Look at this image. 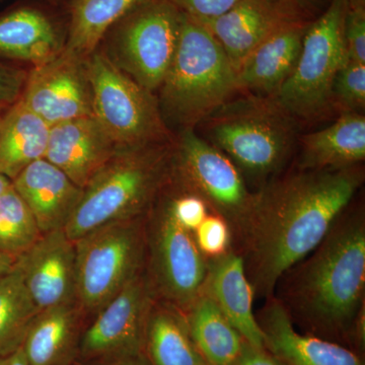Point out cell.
I'll return each instance as SVG.
<instances>
[{
    "mask_svg": "<svg viewBox=\"0 0 365 365\" xmlns=\"http://www.w3.org/2000/svg\"><path fill=\"white\" fill-rule=\"evenodd\" d=\"M18 261L39 312L76 302V246L64 230L41 235Z\"/></svg>",
    "mask_w": 365,
    "mask_h": 365,
    "instance_id": "14",
    "label": "cell"
},
{
    "mask_svg": "<svg viewBox=\"0 0 365 365\" xmlns=\"http://www.w3.org/2000/svg\"><path fill=\"white\" fill-rule=\"evenodd\" d=\"M344 43L347 59L365 64V9H350L348 7Z\"/></svg>",
    "mask_w": 365,
    "mask_h": 365,
    "instance_id": "33",
    "label": "cell"
},
{
    "mask_svg": "<svg viewBox=\"0 0 365 365\" xmlns=\"http://www.w3.org/2000/svg\"><path fill=\"white\" fill-rule=\"evenodd\" d=\"M182 13L170 0H148L106 34L102 49L127 76L155 93L176 52Z\"/></svg>",
    "mask_w": 365,
    "mask_h": 365,
    "instance_id": "8",
    "label": "cell"
},
{
    "mask_svg": "<svg viewBox=\"0 0 365 365\" xmlns=\"http://www.w3.org/2000/svg\"><path fill=\"white\" fill-rule=\"evenodd\" d=\"M0 365H30L23 348L20 347L11 354L0 356Z\"/></svg>",
    "mask_w": 365,
    "mask_h": 365,
    "instance_id": "39",
    "label": "cell"
},
{
    "mask_svg": "<svg viewBox=\"0 0 365 365\" xmlns=\"http://www.w3.org/2000/svg\"><path fill=\"white\" fill-rule=\"evenodd\" d=\"M11 181L7 179L6 176L0 174V196L6 191L7 189L11 188Z\"/></svg>",
    "mask_w": 365,
    "mask_h": 365,
    "instance_id": "41",
    "label": "cell"
},
{
    "mask_svg": "<svg viewBox=\"0 0 365 365\" xmlns=\"http://www.w3.org/2000/svg\"><path fill=\"white\" fill-rule=\"evenodd\" d=\"M274 4L289 9L302 18L311 21L312 16L318 11L329 0H270Z\"/></svg>",
    "mask_w": 365,
    "mask_h": 365,
    "instance_id": "37",
    "label": "cell"
},
{
    "mask_svg": "<svg viewBox=\"0 0 365 365\" xmlns=\"http://www.w3.org/2000/svg\"><path fill=\"white\" fill-rule=\"evenodd\" d=\"M50 127L93 115V96L86 58L63 49L28 72L20 98Z\"/></svg>",
    "mask_w": 365,
    "mask_h": 365,
    "instance_id": "13",
    "label": "cell"
},
{
    "mask_svg": "<svg viewBox=\"0 0 365 365\" xmlns=\"http://www.w3.org/2000/svg\"><path fill=\"white\" fill-rule=\"evenodd\" d=\"M257 321L266 349L287 365H364L361 355L344 345L297 332L277 300L269 302Z\"/></svg>",
    "mask_w": 365,
    "mask_h": 365,
    "instance_id": "18",
    "label": "cell"
},
{
    "mask_svg": "<svg viewBox=\"0 0 365 365\" xmlns=\"http://www.w3.org/2000/svg\"><path fill=\"white\" fill-rule=\"evenodd\" d=\"M234 365H287L266 348H257L245 341L239 359Z\"/></svg>",
    "mask_w": 365,
    "mask_h": 365,
    "instance_id": "36",
    "label": "cell"
},
{
    "mask_svg": "<svg viewBox=\"0 0 365 365\" xmlns=\"http://www.w3.org/2000/svg\"><path fill=\"white\" fill-rule=\"evenodd\" d=\"M311 21H294L262 42L237 71L239 90L275 98L297 66Z\"/></svg>",
    "mask_w": 365,
    "mask_h": 365,
    "instance_id": "21",
    "label": "cell"
},
{
    "mask_svg": "<svg viewBox=\"0 0 365 365\" xmlns=\"http://www.w3.org/2000/svg\"><path fill=\"white\" fill-rule=\"evenodd\" d=\"M364 160L365 117L361 113H342L330 126L302 138V170L344 169Z\"/></svg>",
    "mask_w": 365,
    "mask_h": 365,
    "instance_id": "23",
    "label": "cell"
},
{
    "mask_svg": "<svg viewBox=\"0 0 365 365\" xmlns=\"http://www.w3.org/2000/svg\"><path fill=\"white\" fill-rule=\"evenodd\" d=\"M148 0H71L64 49L88 58L106 34Z\"/></svg>",
    "mask_w": 365,
    "mask_h": 365,
    "instance_id": "26",
    "label": "cell"
},
{
    "mask_svg": "<svg viewBox=\"0 0 365 365\" xmlns=\"http://www.w3.org/2000/svg\"><path fill=\"white\" fill-rule=\"evenodd\" d=\"M350 9H365V0H346Z\"/></svg>",
    "mask_w": 365,
    "mask_h": 365,
    "instance_id": "42",
    "label": "cell"
},
{
    "mask_svg": "<svg viewBox=\"0 0 365 365\" xmlns=\"http://www.w3.org/2000/svg\"><path fill=\"white\" fill-rule=\"evenodd\" d=\"M86 64L93 116L120 150L172 141L155 93L127 76L100 48Z\"/></svg>",
    "mask_w": 365,
    "mask_h": 365,
    "instance_id": "6",
    "label": "cell"
},
{
    "mask_svg": "<svg viewBox=\"0 0 365 365\" xmlns=\"http://www.w3.org/2000/svg\"><path fill=\"white\" fill-rule=\"evenodd\" d=\"M73 365H151L145 354L126 355V356L106 357L83 361Z\"/></svg>",
    "mask_w": 365,
    "mask_h": 365,
    "instance_id": "38",
    "label": "cell"
},
{
    "mask_svg": "<svg viewBox=\"0 0 365 365\" xmlns=\"http://www.w3.org/2000/svg\"><path fill=\"white\" fill-rule=\"evenodd\" d=\"M50 126L20 98L0 118V174L13 181L29 165L44 158Z\"/></svg>",
    "mask_w": 365,
    "mask_h": 365,
    "instance_id": "24",
    "label": "cell"
},
{
    "mask_svg": "<svg viewBox=\"0 0 365 365\" xmlns=\"http://www.w3.org/2000/svg\"><path fill=\"white\" fill-rule=\"evenodd\" d=\"M199 125L205 140L257 181L280 169L297 137L294 118L275 98L254 95L230 98Z\"/></svg>",
    "mask_w": 365,
    "mask_h": 365,
    "instance_id": "5",
    "label": "cell"
},
{
    "mask_svg": "<svg viewBox=\"0 0 365 365\" xmlns=\"http://www.w3.org/2000/svg\"><path fill=\"white\" fill-rule=\"evenodd\" d=\"M331 106L342 113L359 112L365 107V64L347 60L334 78Z\"/></svg>",
    "mask_w": 365,
    "mask_h": 365,
    "instance_id": "30",
    "label": "cell"
},
{
    "mask_svg": "<svg viewBox=\"0 0 365 365\" xmlns=\"http://www.w3.org/2000/svg\"><path fill=\"white\" fill-rule=\"evenodd\" d=\"M28 72L0 62V103L11 105L21 98Z\"/></svg>",
    "mask_w": 365,
    "mask_h": 365,
    "instance_id": "35",
    "label": "cell"
},
{
    "mask_svg": "<svg viewBox=\"0 0 365 365\" xmlns=\"http://www.w3.org/2000/svg\"><path fill=\"white\" fill-rule=\"evenodd\" d=\"M197 247L207 260L227 253L232 244V228L222 216L211 211L193 232Z\"/></svg>",
    "mask_w": 365,
    "mask_h": 365,
    "instance_id": "31",
    "label": "cell"
},
{
    "mask_svg": "<svg viewBox=\"0 0 365 365\" xmlns=\"http://www.w3.org/2000/svg\"><path fill=\"white\" fill-rule=\"evenodd\" d=\"M16 259L18 257L11 256V255L0 251V278L6 275L14 267Z\"/></svg>",
    "mask_w": 365,
    "mask_h": 365,
    "instance_id": "40",
    "label": "cell"
},
{
    "mask_svg": "<svg viewBox=\"0 0 365 365\" xmlns=\"http://www.w3.org/2000/svg\"><path fill=\"white\" fill-rule=\"evenodd\" d=\"M66 40V24L43 7L20 4L0 14V58L40 66L63 51Z\"/></svg>",
    "mask_w": 365,
    "mask_h": 365,
    "instance_id": "17",
    "label": "cell"
},
{
    "mask_svg": "<svg viewBox=\"0 0 365 365\" xmlns=\"http://www.w3.org/2000/svg\"><path fill=\"white\" fill-rule=\"evenodd\" d=\"M202 292L213 300L248 344L265 348L263 332L253 312L254 288L241 255L227 252L208 260Z\"/></svg>",
    "mask_w": 365,
    "mask_h": 365,
    "instance_id": "20",
    "label": "cell"
},
{
    "mask_svg": "<svg viewBox=\"0 0 365 365\" xmlns=\"http://www.w3.org/2000/svg\"><path fill=\"white\" fill-rule=\"evenodd\" d=\"M144 351L151 365H208L192 339L186 314L169 302L153 304Z\"/></svg>",
    "mask_w": 365,
    "mask_h": 365,
    "instance_id": "25",
    "label": "cell"
},
{
    "mask_svg": "<svg viewBox=\"0 0 365 365\" xmlns=\"http://www.w3.org/2000/svg\"><path fill=\"white\" fill-rule=\"evenodd\" d=\"M155 299L150 277L139 273L98 312L83 332L78 356L88 361L145 354L146 327Z\"/></svg>",
    "mask_w": 365,
    "mask_h": 365,
    "instance_id": "12",
    "label": "cell"
},
{
    "mask_svg": "<svg viewBox=\"0 0 365 365\" xmlns=\"http://www.w3.org/2000/svg\"><path fill=\"white\" fill-rule=\"evenodd\" d=\"M175 143L118 151L83 188L64 232L76 241L116 222L143 217L174 173Z\"/></svg>",
    "mask_w": 365,
    "mask_h": 365,
    "instance_id": "3",
    "label": "cell"
},
{
    "mask_svg": "<svg viewBox=\"0 0 365 365\" xmlns=\"http://www.w3.org/2000/svg\"><path fill=\"white\" fill-rule=\"evenodd\" d=\"M192 339L208 365H234L245 340L207 294L185 312Z\"/></svg>",
    "mask_w": 365,
    "mask_h": 365,
    "instance_id": "27",
    "label": "cell"
},
{
    "mask_svg": "<svg viewBox=\"0 0 365 365\" xmlns=\"http://www.w3.org/2000/svg\"><path fill=\"white\" fill-rule=\"evenodd\" d=\"M177 185L180 187L179 191L168 197L163 202L178 223L193 234L210 213L211 209L202 197L187 189L180 182H177Z\"/></svg>",
    "mask_w": 365,
    "mask_h": 365,
    "instance_id": "32",
    "label": "cell"
},
{
    "mask_svg": "<svg viewBox=\"0 0 365 365\" xmlns=\"http://www.w3.org/2000/svg\"><path fill=\"white\" fill-rule=\"evenodd\" d=\"M146 235L143 217L103 225L74 241L76 304L98 313L143 272Z\"/></svg>",
    "mask_w": 365,
    "mask_h": 365,
    "instance_id": "7",
    "label": "cell"
},
{
    "mask_svg": "<svg viewBox=\"0 0 365 365\" xmlns=\"http://www.w3.org/2000/svg\"><path fill=\"white\" fill-rule=\"evenodd\" d=\"M299 21H309L270 0H240L227 13L200 21L222 45L235 71L274 33Z\"/></svg>",
    "mask_w": 365,
    "mask_h": 365,
    "instance_id": "16",
    "label": "cell"
},
{
    "mask_svg": "<svg viewBox=\"0 0 365 365\" xmlns=\"http://www.w3.org/2000/svg\"><path fill=\"white\" fill-rule=\"evenodd\" d=\"M173 177L202 197L212 212L242 235L253 212L256 194L249 191L241 170L230 158L199 136L195 129H184L175 141Z\"/></svg>",
    "mask_w": 365,
    "mask_h": 365,
    "instance_id": "10",
    "label": "cell"
},
{
    "mask_svg": "<svg viewBox=\"0 0 365 365\" xmlns=\"http://www.w3.org/2000/svg\"><path fill=\"white\" fill-rule=\"evenodd\" d=\"M39 313L26 289L23 271L16 259L14 267L0 278V356L21 347Z\"/></svg>",
    "mask_w": 365,
    "mask_h": 365,
    "instance_id": "28",
    "label": "cell"
},
{
    "mask_svg": "<svg viewBox=\"0 0 365 365\" xmlns=\"http://www.w3.org/2000/svg\"><path fill=\"white\" fill-rule=\"evenodd\" d=\"M11 184L30 209L42 235L64 230L83 191L46 158L26 167Z\"/></svg>",
    "mask_w": 365,
    "mask_h": 365,
    "instance_id": "19",
    "label": "cell"
},
{
    "mask_svg": "<svg viewBox=\"0 0 365 365\" xmlns=\"http://www.w3.org/2000/svg\"><path fill=\"white\" fill-rule=\"evenodd\" d=\"M158 91L165 122L182 130L195 129L239 91L237 71L222 45L187 14H182L176 52Z\"/></svg>",
    "mask_w": 365,
    "mask_h": 365,
    "instance_id": "4",
    "label": "cell"
},
{
    "mask_svg": "<svg viewBox=\"0 0 365 365\" xmlns=\"http://www.w3.org/2000/svg\"><path fill=\"white\" fill-rule=\"evenodd\" d=\"M118 151L104 127L88 115L50 127L44 158L83 189Z\"/></svg>",
    "mask_w": 365,
    "mask_h": 365,
    "instance_id": "15",
    "label": "cell"
},
{
    "mask_svg": "<svg viewBox=\"0 0 365 365\" xmlns=\"http://www.w3.org/2000/svg\"><path fill=\"white\" fill-rule=\"evenodd\" d=\"M150 274L155 294L186 312L202 292L207 259L191 232L182 227L163 201L150 232Z\"/></svg>",
    "mask_w": 365,
    "mask_h": 365,
    "instance_id": "11",
    "label": "cell"
},
{
    "mask_svg": "<svg viewBox=\"0 0 365 365\" xmlns=\"http://www.w3.org/2000/svg\"><path fill=\"white\" fill-rule=\"evenodd\" d=\"M41 235L32 212L11 184L0 196V251L21 256Z\"/></svg>",
    "mask_w": 365,
    "mask_h": 365,
    "instance_id": "29",
    "label": "cell"
},
{
    "mask_svg": "<svg viewBox=\"0 0 365 365\" xmlns=\"http://www.w3.org/2000/svg\"><path fill=\"white\" fill-rule=\"evenodd\" d=\"M364 287L365 225L357 215L334 223L292 277L287 295L309 335L341 344L350 341Z\"/></svg>",
    "mask_w": 365,
    "mask_h": 365,
    "instance_id": "2",
    "label": "cell"
},
{
    "mask_svg": "<svg viewBox=\"0 0 365 365\" xmlns=\"http://www.w3.org/2000/svg\"><path fill=\"white\" fill-rule=\"evenodd\" d=\"M9 106L11 105H6L2 104V103H0V118H1L2 115H4V113L6 112V110L7 108H9Z\"/></svg>",
    "mask_w": 365,
    "mask_h": 365,
    "instance_id": "43",
    "label": "cell"
},
{
    "mask_svg": "<svg viewBox=\"0 0 365 365\" xmlns=\"http://www.w3.org/2000/svg\"><path fill=\"white\" fill-rule=\"evenodd\" d=\"M347 11L346 0H329L325 11L307 28L297 66L274 98L294 119L321 116L331 106L334 78L348 60Z\"/></svg>",
    "mask_w": 365,
    "mask_h": 365,
    "instance_id": "9",
    "label": "cell"
},
{
    "mask_svg": "<svg viewBox=\"0 0 365 365\" xmlns=\"http://www.w3.org/2000/svg\"><path fill=\"white\" fill-rule=\"evenodd\" d=\"M76 302L41 311L29 329L23 351L30 365H73L79 355L81 318Z\"/></svg>",
    "mask_w": 365,
    "mask_h": 365,
    "instance_id": "22",
    "label": "cell"
},
{
    "mask_svg": "<svg viewBox=\"0 0 365 365\" xmlns=\"http://www.w3.org/2000/svg\"><path fill=\"white\" fill-rule=\"evenodd\" d=\"M49 2H57L59 1V0H48Z\"/></svg>",
    "mask_w": 365,
    "mask_h": 365,
    "instance_id": "44",
    "label": "cell"
},
{
    "mask_svg": "<svg viewBox=\"0 0 365 365\" xmlns=\"http://www.w3.org/2000/svg\"><path fill=\"white\" fill-rule=\"evenodd\" d=\"M182 14L198 21L217 18L240 0H170Z\"/></svg>",
    "mask_w": 365,
    "mask_h": 365,
    "instance_id": "34",
    "label": "cell"
},
{
    "mask_svg": "<svg viewBox=\"0 0 365 365\" xmlns=\"http://www.w3.org/2000/svg\"><path fill=\"white\" fill-rule=\"evenodd\" d=\"M362 180L356 165L300 169L256 194L242 235L248 252L247 275L255 295L269 297L289 269L318 248Z\"/></svg>",
    "mask_w": 365,
    "mask_h": 365,
    "instance_id": "1",
    "label": "cell"
}]
</instances>
